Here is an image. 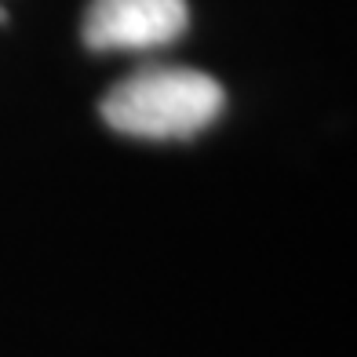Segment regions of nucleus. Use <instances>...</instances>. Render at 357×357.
Here are the masks:
<instances>
[{
    "mask_svg": "<svg viewBox=\"0 0 357 357\" xmlns=\"http://www.w3.org/2000/svg\"><path fill=\"white\" fill-rule=\"evenodd\" d=\"M226 106L212 73L190 66H146L128 73L102 99V121L139 139H186L208 128Z\"/></svg>",
    "mask_w": 357,
    "mask_h": 357,
    "instance_id": "1",
    "label": "nucleus"
},
{
    "mask_svg": "<svg viewBox=\"0 0 357 357\" xmlns=\"http://www.w3.org/2000/svg\"><path fill=\"white\" fill-rule=\"evenodd\" d=\"M186 22V0H91L84 44L91 52H150L178 40Z\"/></svg>",
    "mask_w": 357,
    "mask_h": 357,
    "instance_id": "2",
    "label": "nucleus"
}]
</instances>
